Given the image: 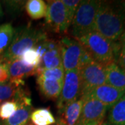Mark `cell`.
Segmentation results:
<instances>
[{
  "label": "cell",
  "instance_id": "6da1fadb",
  "mask_svg": "<svg viewBox=\"0 0 125 125\" xmlns=\"http://www.w3.org/2000/svg\"><path fill=\"white\" fill-rule=\"evenodd\" d=\"M125 2L100 1L94 31L116 42L125 31Z\"/></svg>",
  "mask_w": 125,
  "mask_h": 125
},
{
  "label": "cell",
  "instance_id": "7a4b0ae2",
  "mask_svg": "<svg viewBox=\"0 0 125 125\" xmlns=\"http://www.w3.org/2000/svg\"><path fill=\"white\" fill-rule=\"evenodd\" d=\"M75 40L80 42L93 60L104 66L115 62L117 54L120 49L117 42L110 41L95 31H90Z\"/></svg>",
  "mask_w": 125,
  "mask_h": 125
},
{
  "label": "cell",
  "instance_id": "3957f363",
  "mask_svg": "<svg viewBox=\"0 0 125 125\" xmlns=\"http://www.w3.org/2000/svg\"><path fill=\"white\" fill-rule=\"evenodd\" d=\"M46 36L47 35L45 31L30 25L15 29L13 40L1 56L7 62L14 58H20L26 50L34 47Z\"/></svg>",
  "mask_w": 125,
  "mask_h": 125
},
{
  "label": "cell",
  "instance_id": "277c9868",
  "mask_svg": "<svg viewBox=\"0 0 125 125\" xmlns=\"http://www.w3.org/2000/svg\"><path fill=\"white\" fill-rule=\"evenodd\" d=\"M100 1H81L71 24V35L77 39L94 31V25Z\"/></svg>",
  "mask_w": 125,
  "mask_h": 125
},
{
  "label": "cell",
  "instance_id": "5b68a950",
  "mask_svg": "<svg viewBox=\"0 0 125 125\" xmlns=\"http://www.w3.org/2000/svg\"><path fill=\"white\" fill-rule=\"evenodd\" d=\"M81 79L79 68L65 72L60 97L57 100L58 112L61 113L70 104L81 97Z\"/></svg>",
  "mask_w": 125,
  "mask_h": 125
},
{
  "label": "cell",
  "instance_id": "8992f818",
  "mask_svg": "<svg viewBox=\"0 0 125 125\" xmlns=\"http://www.w3.org/2000/svg\"><path fill=\"white\" fill-rule=\"evenodd\" d=\"M79 72L81 97L90 90L106 83L105 66L94 60H91L79 67Z\"/></svg>",
  "mask_w": 125,
  "mask_h": 125
},
{
  "label": "cell",
  "instance_id": "52a82bcc",
  "mask_svg": "<svg viewBox=\"0 0 125 125\" xmlns=\"http://www.w3.org/2000/svg\"><path fill=\"white\" fill-rule=\"evenodd\" d=\"M58 42L65 72L79 68L81 59L86 52L83 47L79 42L69 37H63Z\"/></svg>",
  "mask_w": 125,
  "mask_h": 125
},
{
  "label": "cell",
  "instance_id": "ba28073f",
  "mask_svg": "<svg viewBox=\"0 0 125 125\" xmlns=\"http://www.w3.org/2000/svg\"><path fill=\"white\" fill-rule=\"evenodd\" d=\"M45 22L56 33H67L70 27L65 5L61 0L48 1Z\"/></svg>",
  "mask_w": 125,
  "mask_h": 125
},
{
  "label": "cell",
  "instance_id": "9c48e42d",
  "mask_svg": "<svg viewBox=\"0 0 125 125\" xmlns=\"http://www.w3.org/2000/svg\"><path fill=\"white\" fill-rule=\"evenodd\" d=\"M83 105L81 113L75 125H100L102 124L106 112L110 108L94 99H83Z\"/></svg>",
  "mask_w": 125,
  "mask_h": 125
},
{
  "label": "cell",
  "instance_id": "30bf717a",
  "mask_svg": "<svg viewBox=\"0 0 125 125\" xmlns=\"http://www.w3.org/2000/svg\"><path fill=\"white\" fill-rule=\"evenodd\" d=\"M125 94V91L117 89L106 83L90 90L80 98L96 99L111 108Z\"/></svg>",
  "mask_w": 125,
  "mask_h": 125
},
{
  "label": "cell",
  "instance_id": "8fae6325",
  "mask_svg": "<svg viewBox=\"0 0 125 125\" xmlns=\"http://www.w3.org/2000/svg\"><path fill=\"white\" fill-rule=\"evenodd\" d=\"M9 82L16 87L24 86V78L36 75L37 68L27 65L21 58H14L8 61Z\"/></svg>",
  "mask_w": 125,
  "mask_h": 125
},
{
  "label": "cell",
  "instance_id": "7c38bea8",
  "mask_svg": "<svg viewBox=\"0 0 125 125\" xmlns=\"http://www.w3.org/2000/svg\"><path fill=\"white\" fill-rule=\"evenodd\" d=\"M62 67L59 42L54 40L49 42L47 51L42 57L40 65L42 69H53Z\"/></svg>",
  "mask_w": 125,
  "mask_h": 125
},
{
  "label": "cell",
  "instance_id": "4fadbf2b",
  "mask_svg": "<svg viewBox=\"0 0 125 125\" xmlns=\"http://www.w3.org/2000/svg\"><path fill=\"white\" fill-rule=\"evenodd\" d=\"M106 84L117 89L125 91V72L119 67L115 62L105 66Z\"/></svg>",
  "mask_w": 125,
  "mask_h": 125
},
{
  "label": "cell",
  "instance_id": "5bb4252c",
  "mask_svg": "<svg viewBox=\"0 0 125 125\" xmlns=\"http://www.w3.org/2000/svg\"><path fill=\"white\" fill-rule=\"evenodd\" d=\"M36 82L40 93L43 96L52 100H58L62 90L63 82L44 79L38 76H37Z\"/></svg>",
  "mask_w": 125,
  "mask_h": 125
},
{
  "label": "cell",
  "instance_id": "9a60e30c",
  "mask_svg": "<svg viewBox=\"0 0 125 125\" xmlns=\"http://www.w3.org/2000/svg\"><path fill=\"white\" fill-rule=\"evenodd\" d=\"M83 101L82 99H79L74 102L70 104L61 113L62 118L66 125H75L81 113Z\"/></svg>",
  "mask_w": 125,
  "mask_h": 125
},
{
  "label": "cell",
  "instance_id": "2e32d148",
  "mask_svg": "<svg viewBox=\"0 0 125 125\" xmlns=\"http://www.w3.org/2000/svg\"><path fill=\"white\" fill-rule=\"evenodd\" d=\"M33 111V107L31 104L21 105L16 112L9 119L1 121L3 125H26L30 115Z\"/></svg>",
  "mask_w": 125,
  "mask_h": 125
},
{
  "label": "cell",
  "instance_id": "e0dca14e",
  "mask_svg": "<svg viewBox=\"0 0 125 125\" xmlns=\"http://www.w3.org/2000/svg\"><path fill=\"white\" fill-rule=\"evenodd\" d=\"M108 120L111 125H125V94L110 108Z\"/></svg>",
  "mask_w": 125,
  "mask_h": 125
},
{
  "label": "cell",
  "instance_id": "ac0fdd59",
  "mask_svg": "<svg viewBox=\"0 0 125 125\" xmlns=\"http://www.w3.org/2000/svg\"><path fill=\"white\" fill-rule=\"evenodd\" d=\"M30 120L33 125H52L56 123V119L48 108L33 110L30 115Z\"/></svg>",
  "mask_w": 125,
  "mask_h": 125
},
{
  "label": "cell",
  "instance_id": "d6986e66",
  "mask_svg": "<svg viewBox=\"0 0 125 125\" xmlns=\"http://www.w3.org/2000/svg\"><path fill=\"white\" fill-rule=\"evenodd\" d=\"M25 9L31 19L39 20L45 17L47 5L43 0H29L26 1Z\"/></svg>",
  "mask_w": 125,
  "mask_h": 125
},
{
  "label": "cell",
  "instance_id": "ffe728a7",
  "mask_svg": "<svg viewBox=\"0 0 125 125\" xmlns=\"http://www.w3.org/2000/svg\"><path fill=\"white\" fill-rule=\"evenodd\" d=\"M15 33V29L10 23L0 25V56L4 53L10 45Z\"/></svg>",
  "mask_w": 125,
  "mask_h": 125
},
{
  "label": "cell",
  "instance_id": "44dd1931",
  "mask_svg": "<svg viewBox=\"0 0 125 125\" xmlns=\"http://www.w3.org/2000/svg\"><path fill=\"white\" fill-rule=\"evenodd\" d=\"M65 73L63 67H57L53 69H42L38 67L36 71V75L44 79L58 81L63 82L65 78Z\"/></svg>",
  "mask_w": 125,
  "mask_h": 125
},
{
  "label": "cell",
  "instance_id": "7402d4cb",
  "mask_svg": "<svg viewBox=\"0 0 125 125\" xmlns=\"http://www.w3.org/2000/svg\"><path fill=\"white\" fill-rule=\"evenodd\" d=\"M20 104L15 100L10 99L0 104V120L4 121L9 119L16 112Z\"/></svg>",
  "mask_w": 125,
  "mask_h": 125
},
{
  "label": "cell",
  "instance_id": "603a6c76",
  "mask_svg": "<svg viewBox=\"0 0 125 125\" xmlns=\"http://www.w3.org/2000/svg\"><path fill=\"white\" fill-rule=\"evenodd\" d=\"M20 58L27 65L36 68L40 66L42 61L40 55L34 47L26 50Z\"/></svg>",
  "mask_w": 125,
  "mask_h": 125
},
{
  "label": "cell",
  "instance_id": "cb8c5ba5",
  "mask_svg": "<svg viewBox=\"0 0 125 125\" xmlns=\"http://www.w3.org/2000/svg\"><path fill=\"white\" fill-rule=\"evenodd\" d=\"M18 88L10 82L0 83V104L10 100V99H13L16 94Z\"/></svg>",
  "mask_w": 125,
  "mask_h": 125
},
{
  "label": "cell",
  "instance_id": "d4e9b609",
  "mask_svg": "<svg viewBox=\"0 0 125 125\" xmlns=\"http://www.w3.org/2000/svg\"><path fill=\"white\" fill-rule=\"evenodd\" d=\"M62 2L66 9L68 23L70 26H71L72 22L73 20L74 15L76 13L77 8L80 4L81 1L80 0H63Z\"/></svg>",
  "mask_w": 125,
  "mask_h": 125
},
{
  "label": "cell",
  "instance_id": "484cf974",
  "mask_svg": "<svg viewBox=\"0 0 125 125\" xmlns=\"http://www.w3.org/2000/svg\"><path fill=\"white\" fill-rule=\"evenodd\" d=\"M3 2L10 13H20L26 4L25 1H4Z\"/></svg>",
  "mask_w": 125,
  "mask_h": 125
},
{
  "label": "cell",
  "instance_id": "4316f807",
  "mask_svg": "<svg viewBox=\"0 0 125 125\" xmlns=\"http://www.w3.org/2000/svg\"><path fill=\"white\" fill-rule=\"evenodd\" d=\"M9 79L8 62L0 56V83H6Z\"/></svg>",
  "mask_w": 125,
  "mask_h": 125
},
{
  "label": "cell",
  "instance_id": "83f0119b",
  "mask_svg": "<svg viewBox=\"0 0 125 125\" xmlns=\"http://www.w3.org/2000/svg\"><path fill=\"white\" fill-rule=\"evenodd\" d=\"M115 62L123 71L125 72V49H120L116 56Z\"/></svg>",
  "mask_w": 125,
  "mask_h": 125
},
{
  "label": "cell",
  "instance_id": "f1b7e54d",
  "mask_svg": "<svg viewBox=\"0 0 125 125\" xmlns=\"http://www.w3.org/2000/svg\"><path fill=\"white\" fill-rule=\"evenodd\" d=\"M118 41L119 42L117 43H118V45L120 46V47L125 49V31H124V33H122V35L121 36Z\"/></svg>",
  "mask_w": 125,
  "mask_h": 125
},
{
  "label": "cell",
  "instance_id": "f546056e",
  "mask_svg": "<svg viewBox=\"0 0 125 125\" xmlns=\"http://www.w3.org/2000/svg\"><path fill=\"white\" fill-rule=\"evenodd\" d=\"M54 125H66V124H65V122L63 121V120H62V118H59V119H58L57 122L56 121V123H55Z\"/></svg>",
  "mask_w": 125,
  "mask_h": 125
},
{
  "label": "cell",
  "instance_id": "4dcf8cb0",
  "mask_svg": "<svg viewBox=\"0 0 125 125\" xmlns=\"http://www.w3.org/2000/svg\"><path fill=\"white\" fill-rule=\"evenodd\" d=\"M2 15H3V10H2L1 5V3H0V17L2 16Z\"/></svg>",
  "mask_w": 125,
  "mask_h": 125
},
{
  "label": "cell",
  "instance_id": "1f68e13d",
  "mask_svg": "<svg viewBox=\"0 0 125 125\" xmlns=\"http://www.w3.org/2000/svg\"><path fill=\"white\" fill-rule=\"evenodd\" d=\"M100 125H110L108 122H104L102 124H101Z\"/></svg>",
  "mask_w": 125,
  "mask_h": 125
},
{
  "label": "cell",
  "instance_id": "d6a6232c",
  "mask_svg": "<svg viewBox=\"0 0 125 125\" xmlns=\"http://www.w3.org/2000/svg\"><path fill=\"white\" fill-rule=\"evenodd\" d=\"M26 125H33V124H32L31 122H27V124Z\"/></svg>",
  "mask_w": 125,
  "mask_h": 125
},
{
  "label": "cell",
  "instance_id": "836d02e7",
  "mask_svg": "<svg viewBox=\"0 0 125 125\" xmlns=\"http://www.w3.org/2000/svg\"><path fill=\"white\" fill-rule=\"evenodd\" d=\"M0 125H3V124H2V122H1V121H0Z\"/></svg>",
  "mask_w": 125,
  "mask_h": 125
},
{
  "label": "cell",
  "instance_id": "e575fe53",
  "mask_svg": "<svg viewBox=\"0 0 125 125\" xmlns=\"http://www.w3.org/2000/svg\"></svg>",
  "mask_w": 125,
  "mask_h": 125
}]
</instances>
